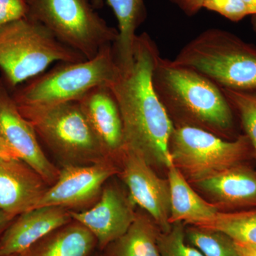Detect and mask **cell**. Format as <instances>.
<instances>
[{"mask_svg":"<svg viewBox=\"0 0 256 256\" xmlns=\"http://www.w3.org/2000/svg\"><path fill=\"white\" fill-rule=\"evenodd\" d=\"M218 210L256 208V170L242 163L193 184Z\"/></svg>","mask_w":256,"mask_h":256,"instance_id":"cell-14","label":"cell"},{"mask_svg":"<svg viewBox=\"0 0 256 256\" xmlns=\"http://www.w3.org/2000/svg\"><path fill=\"white\" fill-rule=\"evenodd\" d=\"M234 242L239 256H256V245L240 242Z\"/></svg>","mask_w":256,"mask_h":256,"instance_id":"cell-28","label":"cell"},{"mask_svg":"<svg viewBox=\"0 0 256 256\" xmlns=\"http://www.w3.org/2000/svg\"><path fill=\"white\" fill-rule=\"evenodd\" d=\"M78 102L106 154L116 162L124 150V128L110 88H94Z\"/></svg>","mask_w":256,"mask_h":256,"instance_id":"cell-15","label":"cell"},{"mask_svg":"<svg viewBox=\"0 0 256 256\" xmlns=\"http://www.w3.org/2000/svg\"><path fill=\"white\" fill-rule=\"evenodd\" d=\"M172 62L196 70L222 88L256 90V46L226 30L201 32Z\"/></svg>","mask_w":256,"mask_h":256,"instance_id":"cell-3","label":"cell"},{"mask_svg":"<svg viewBox=\"0 0 256 256\" xmlns=\"http://www.w3.org/2000/svg\"><path fill=\"white\" fill-rule=\"evenodd\" d=\"M14 218V216L0 210V238Z\"/></svg>","mask_w":256,"mask_h":256,"instance_id":"cell-30","label":"cell"},{"mask_svg":"<svg viewBox=\"0 0 256 256\" xmlns=\"http://www.w3.org/2000/svg\"><path fill=\"white\" fill-rule=\"evenodd\" d=\"M0 134L18 158L36 170L50 186L56 182L60 169L52 162L40 146L31 124L18 110L4 82L0 80Z\"/></svg>","mask_w":256,"mask_h":256,"instance_id":"cell-12","label":"cell"},{"mask_svg":"<svg viewBox=\"0 0 256 256\" xmlns=\"http://www.w3.org/2000/svg\"><path fill=\"white\" fill-rule=\"evenodd\" d=\"M169 150L172 164L190 184L254 159V148L246 134L228 140L193 126H174Z\"/></svg>","mask_w":256,"mask_h":256,"instance_id":"cell-7","label":"cell"},{"mask_svg":"<svg viewBox=\"0 0 256 256\" xmlns=\"http://www.w3.org/2000/svg\"><path fill=\"white\" fill-rule=\"evenodd\" d=\"M0 158H18L16 153L5 142L2 136H0Z\"/></svg>","mask_w":256,"mask_h":256,"instance_id":"cell-29","label":"cell"},{"mask_svg":"<svg viewBox=\"0 0 256 256\" xmlns=\"http://www.w3.org/2000/svg\"><path fill=\"white\" fill-rule=\"evenodd\" d=\"M250 10V14L256 15V0H242Z\"/></svg>","mask_w":256,"mask_h":256,"instance_id":"cell-31","label":"cell"},{"mask_svg":"<svg viewBox=\"0 0 256 256\" xmlns=\"http://www.w3.org/2000/svg\"><path fill=\"white\" fill-rule=\"evenodd\" d=\"M0 136H1V134H0Z\"/></svg>","mask_w":256,"mask_h":256,"instance_id":"cell-34","label":"cell"},{"mask_svg":"<svg viewBox=\"0 0 256 256\" xmlns=\"http://www.w3.org/2000/svg\"><path fill=\"white\" fill-rule=\"evenodd\" d=\"M118 174L134 204L146 210L162 232H168L171 197L168 178H160L154 168L138 154L124 150L120 156Z\"/></svg>","mask_w":256,"mask_h":256,"instance_id":"cell-10","label":"cell"},{"mask_svg":"<svg viewBox=\"0 0 256 256\" xmlns=\"http://www.w3.org/2000/svg\"><path fill=\"white\" fill-rule=\"evenodd\" d=\"M97 240L85 226L72 220L56 229L18 256H88Z\"/></svg>","mask_w":256,"mask_h":256,"instance_id":"cell-18","label":"cell"},{"mask_svg":"<svg viewBox=\"0 0 256 256\" xmlns=\"http://www.w3.org/2000/svg\"><path fill=\"white\" fill-rule=\"evenodd\" d=\"M203 8L215 12L234 22L250 14V10L242 0H204Z\"/></svg>","mask_w":256,"mask_h":256,"instance_id":"cell-25","label":"cell"},{"mask_svg":"<svg viewBox=\"0 0 256 256\" xmlns=\"http://www.w3.org/2000/svg\"><path fill=\"white\" fill-rule=\"evenodd\" d=\"M28 16L40 22L64 45L86 60L114 45L118 31L92 10L88 0H28Z\"/></svg>","mask_w":256,"mask_h":256,"instance_id":"cell-8","label":"cell"},{"mask_svg":"<svg viewBox=\"0 0 256 256\" xmlns=\"http://www.w3.org/2000/svg\"><path fill=\"white\" fill-rule=\"evenodd\" d=\"M196 226L222 232L236 242L256 245V208L220 210L213 218Z\"/></svg>","mask_w":256,"mask_h":256,"instance_id":"cell-21","label":"cell"},{"mask_svg":"<svg viewBox=\"0 0 256 256\" xmlns=\"http://www.w3.org/2000/svg\"><path fill=\"white\" fill-rule=\"evenodd\" d=\"M44 178L20 158H0V210L16 217L36 208L50 188Z\"/></svg>","mask_w":256,"mask_h":256,"instance_id":"cell-13","label":"cell"},{"mask_svg":"<svg viewBox=\"0 0 256 256\" xmlns=\"http://www.w3.org/2000/svg\"><path fill=\"white\" fill-rule=\"evenodd\" d=\"M58 41L40 22L30 16L0 28V68L10 87L43 74L54 62L86 60Z\"/></svg>","mask_w":256,"mask_h":256,"instance_id":"cell-6","label":"cell"},{"mask_svg":"<svg viewBox=\"0 0 256 256\" xmlns=\"http://www.w3.org/2000/svg\"><path fill=\"white\" fill-rule=\"evenodd\" d=\"M73 220L70 210L60 206H42L15 217L0 238V254H21L56 229Z\"/></svg>","mask_w":256,"mask_h":256,"instance_id":"cell-16","label":"cell"},{"mask_svg":"<svg viewBox=\"0 0 256 256\" xmlns=\"http://www.w3.org/2000/svg\"><path fill=\"white\" fill-rule=\"evenodd\" d=\"M28 0H0V28L5 25L28 18Z\"/></svg>","mask_w":256,"mask_h":256,"instance_id":"cell-26","label":"cell"},{"mask_svg":"<svg viewBox=\"0 0 256 256\" xmlns=\"http://www.w3.org/2000/svg\"><path fill=\"white\" fill-rule=\"evenodd\" d=\"M185 233L188 242L205 256H239L233 239L222 232L191 226Z\"/></svg>","mask_w":256,"mask_h":256,"instance_id":"cell-22","label":"cell"},{"mask_svg":"<svg viewBox=\"0 0 256 256\" xmlns=\"http://www.w3.org/2000/svg\"><path fill=\"white\" fill-rule=\"evenodd\" d=\"M250 24H252V31L255 33L256 36V15H252V16Z\"/></svg>","mask_w":256,"mask_h":256,"instance_id":"cell-32","label":"cell"},{"mask_svg":"<svg viewBox=\"0 0 256 256\" xmlns=\"http://www.w3.org/2000/svg\"><path fill=\"white\" fill-rule=\"evenodd\" d=\"M152 82L174 126L202 128L228 140L240 136L222 88L204 76L160 56Z\"/></svg>","mask_w":256,"mask_h":256,"instance_id":"cell-2","label":"cell"},{"mask_svg":"<svg viewBox=\"0 0 256 256\" xmlns=\"http://www.w3.org/2000/svg\"><path fill=\"white\" fill-rule=\"evenodd\" d=\"M176 4L186 16H193L203 8L204 0H170Z\"/></svg>","mask_w":256,"mask_h":256,"instance_id":"cell-27","label":"cell"},{"mask_svg":"<svg viewBox=\"0 0 256 256\" xmlns=\"http://www.w3.org/2000/svg\"><path fill=\"white\" fill-rule=\"evenodd\" d=\"M112 45L90 60L62 62L30 79L12 95L18 106H50L78 101L94 88L110 87L120 75Z\"/></svg>","mask_w":256,"mask_h":256,"instance_id":"cell-4","label":"cell"},{"mask_svg":"<svg viewBox=\"0 0 256 256\" xmlns=\"http://www.w3.org/2000/svg\"><path fill=\"white\" fill-rule=\"evenodd\" d=\"M0 256H18V254H16V255H10V256H4V255H1V254H0Z\"/></svg>","mask_w":256,"mask_h":256,"instance_id":"cell-33","label":"cell"},{"mask_svg":"<svg viewBox=\"0 0 256 256\" xmlns=\"http://www.w3.org/2000/svg\"><path fill=\"white\" fill-rule=\"evenodd\" d=\"M161 232L149 215L137 213L126 233L106 248V256H160Z\"/></svg>","mask_w":256,"mask_h":256,"instance_id":"cell-20","label":"cell"},{"mask_svg":"<svg viewBox=\"0 0 256 256\" xmlns=\"http://www.w3.org/2000/svg\"><path fill=\"white\" fill-rule=\"evenodd\" d=\"M118 172V165L112 159L92 164L62 166L56 181L36 208L54 206L72 210L92 206L100 198L106 182Z\"/></svg>","mask_w":256,"mask_h":256,"instance_id":"cell-9","label":"cell"},{"mask_svg":"<svg viewBox=\"0 0 256 256\" xmlns=\"http://www.w3.org/2000/svg\"><path fill=\"white\" fill-rule=\"evenodd\" d=\"M183 222L172 224L168 232H160L158 237L160 256H205L188 244Z\"/></svg>","mask_w":256,"mask_h":256,"instance_id":"cell-24","label":"cell"},{"mask_svg":"<svg viewBox=\"0 0 256 256\" xmlns=\"http://www.w3.org/2000/svg\"><path fill=\"white\" fill-rule=\"evenodd\" d=\"M100 4L106 1L114 10L118 23V37L112 45L116 62L120 70L132 63L133 48L138 28L144 21L146 11L144 0H94Z\"/></svg>","mask_w":256,"mask_h":256,"instance_id":"cell-19","label":"cell"},{"mask_svg":"<svg viewBox=\"0 0 256 256\" xmlns=\"http://www.w3.org/2000/svg\"><path fill=\"white\" fill-rule=\"evenodd\" d=\"M220 88L238 119L244 134L252 142L256 162V90Z\"/></svg>","mask_w":256,"mask_h":256,"instance_id":"cell-23","label":"cell"},{"mask_svg":"<svg viewBox=\"0 0 256 256\" xmlns=\"http://www.w3.org/2000/svg\"><path fill=\"white\" fill-rule=\"evenodd\" d=\"M16 106L62 166L110 159L78 101L50 106Z\"/></svg>","mask_w":256,"mask_h":256,"instance_id":"cell-5","label":"cell"},{"mask_svg":"<svg viewBox=\"0 0 256 256\" xmlns=\"http://www.w3.org/2000/svg\"><path fill=\"white\" fill-rule=\"evenodd\" d=\"M160 56L148 34L138 35L132 64L121 70L110 88L122 118L124 150L141 156L153 168L168 170L172 164L169 142L174 126L152 82Z\"/></svg>","mask_w":256,"mask_h":256,"instance_id":"cell-1","label":"cell"},{"mask_svg":"<svg viewBox=\"0 0 256 256\" xmlns=\"http://www.w3.org/2000/svg\"><path fill=\"white\" fill-rule=\"evenodd\" d=\"M168 178L171 197L170 224L183 222L198 226L212 220L220 212L192 188L174 164L168 169Z\"/></svg>","mask_w":256,"mask_h":256,"instance_id":"cell-17","label":"cell"},{"mask_svg":"<svg viewBox=\"0 0 256 256\" xmlns=\"http://www.w3.org/2000/svg\"><path fill=\"white\" fill-rule=\"evenodd\" d=\"M136 206L129 194L116 185L105 184L95 204L84 210H70V215L92 232L102 250L132 225L137 215Z\"/></svg>","mask_w":256,"mask_h":256,"instance_id":"cell-11","label":"cell"}]
</instances>
